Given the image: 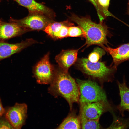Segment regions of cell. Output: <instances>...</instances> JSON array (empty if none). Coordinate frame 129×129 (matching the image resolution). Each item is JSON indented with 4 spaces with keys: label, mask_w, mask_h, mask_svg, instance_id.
Listing matches in <instances>:
<instances>
[{
    "label": "cell",
    "mask_w": 129,
    "mask_h": 129,
    "mask_svg": "<svg viewBox=\"0 0 129 129\" xmlns=\"http://www.w3.org/2000/svg\"><path fill=\"white\" fill-rule=\"evenodd\" d=\"M49 92L55 97L64 98L68 103L70 111L75 103H79V91L76 81L60 68L55 70L53 79L48 88Z\"/></svg>",
    "instance_id": "1"
},
{
    "label": "cell",
    "mask_w": 129,
    "mask_h": 129,
    "mask_svg": "<svg viewBox=\"0 0 129 129\" xmlns=\"http://www.w3.org/2000/svg\"><path fill=\"white\" fill-rule=\"evenodd\" d=\"M70 20L76 23L82 29L85 33L86 47L96 45L102 47L107 45V36L111 35L108 27L102 22L97 23L93 22L90 16L80 17L72 14Z\"/></svg>",
    "instance_id": "2"
},
{
    "label": "cell",
    "mask_w": 129,
    "mask_h": 129,
    "mask_svg": "<svg viewBox=\"0 0 129 129\" xmlns=\"http://www.w3.org/2000/svg\"><path fill=\"white\" fill-rule=\"evenodd\" d=\"M77 62V66L83 73L100 81L112 80L117 70V67L113 65L107 66L103 62H92L87 58L79 59Z\"/></svg>",
    "instance_id": "3"
},
{
    "label": "cell",
    "mask_w": 129,
    "mask_h": 129,
    "mask_svg": "<svg viewBox=\"0 0 129 129\" xmlns=\"http://www.w3.org/2000/svg\"><path fill=\"white\" fill-rule=\"evenodd\" d=\"M76 81L79 88L80 104L100 101L109 102L104 91L95 81L79 79Z\"/></svg>",
    "instance_id": "4"
},
{
    "label": "cell",
    "mask_w": 129,
    "mask_h": 129,
    "mask_svg": "<svg viewBox=\"0 0 129 129\" xmlns=\"http://www.w3.org/2000/svg\"><path fill=\"white\" fill-rule=\"evenodd\" d=\"M52 19L42 14L29 13L27 16L17 20L11 18L10 22L16 23L26 28L29 31L33 30H43L50 23L54 22Z\"/></svg>",
    "instance_id": "5"
},
{
    "label": "cell",
    "mask_w": 129,
    "mask_h": 129,
    "mask_svg": "<svg viewBox=\"0 0 129 129\" xmlns=\"http://www.w3.org/2000/svg\"><path fill=\"white\" fill-rule=\"evenodd\" d=\"M49 61V53H47L37 64L33 72L37 82L40 84H50L55 72Z\"/></svg>",
    "instance_id": "6"
},
{
    "label": "cell",
    "mask_w": 129,
    "mask_h": 129,
    "mask_svg": "<svg viewBox=\"0 0 129 129\" xmlns=\"http://www.w3.org/2000/svg\"><path fill=\"white\" fill-rule=\"evenodd\" d=\"M79 116L88 119L99 120L105 112L113 110L109 102H98L80 104Z\"/></svg>",
    "instance_id": "7"
},
{
    "label": "cell",
    "mask_w": 129,
    "mask_h": 129,
    "mask_svg": "<svg viewBox=\"0 0 129 129\" xmlns=\"http://www.w3.org/2000/svg\"><path fill=\"white\" fill-rule=\"evenodd\" d=\"M27 110L26 104L16 103L5 111V117L13 129H21L25 124Z\"/></svg>",
    "instance_id": "8"
},
{
    "label": "cell",
    "mask_w": 129,
    "mask_h": 129,
    "mask_svg": "<svg viewBox=\"0 0 129 129\" xmlns=\"http://www.w3.org/2000/svg\"><path fill=\"white\" fill-rule=\"evenodd\" d=\"M38 43L32 39H27L15 44H10L1 41L0 42V60L18 53L31 45Z\"/></svg>",
    "instance_id": "9"
},
{
    "label": "cell",
    "mask_w": 129,
    "mask_h": 129,
    "mask_svg": "<svg viewBox=\"0 0 129 129\" xmlns=\"http://www.w3.org/2000/svg\"><path fill=\"white\" fill-rule=\"evenodd\" d=\"M29 31L14 22L8 23L0 19V40L1 41L19 36Z\"/></svg>",
    "instance_id": "10"
},
{
    "label": "cell",
    "mask_w": 129,
    "mask_h": 129,
    "mask_svg": "<svg viewBox=\"0 0 129 129\" xmlns=\"http://www.w3.org/2000/svg\"><path fill=\"white\" fill-rule=\"evenodd\" d=\"M102 47L112 56V65L117 67L121 63L129 60V42L115 48L105 46Z\"/></svg>",
    "instance_id": "11"
},
{
    "label": "cell",
    "mask_w": 129,
    "mask_h": 129,
    "mask_svg": "<svg viewBox=\"0 0 129 129\" xmlns=\"http://www.w3.org/2000/svg\"><path fill=\"white\" fill-rule=\"evenodd\" d=\"M78 50H63L55 57V60L60 68L67 72L70 67L76 61Z\"/></svg>",
    "instance_id": "12"
},
{
    "label": "cell",
    "mask_w": 129,
    "mask_h": 129,
    "mask_svg": "<svg viewBox=\"0 0 129 129\" xmlns=\"http://www.w3.org/2000/svg\"><path fill=\"white\" fill-rule=\"evenodd\" d=\"M20 5L27 9L29 13H37L44 15L52 19L55 14L52 10L34 0H15Z\"/></svg>",
    "instance_id": "13"
},
{
    "label": "cell",
    "mask_w": 129,
    "mask_h": 129,
    "mask_svg": "<svg viewBox=\"0 0 129 129\" xmlns=\"http://www.w3.org/2000/svg\"><path fill=\"white\" fill-rule=\"evenodd\" d=\"M120 97V104L117 106L119 113L122 117L125 116L124 112L128 111L129 113V87L127 84L125 76H124L123 82L120 83L117 81Z\"/></svg>",
    "instance_id": "14"
},
{
    "label": "cell",
    "mask_w": 129,
    "mask_h": 129,
    "mask_svg": "<svg viewBox=\"0 0 129 129\" xmlns=\"http://www.w3.org/2000/svg\"><path fill=\"white\" fill-rule=\"evenodd\" d=\"M56 129H81L79 116L75 112H71Z\"/></svg>",
    "instance_id": "15"
},
{
    "label": "cell",
    "mask_w": 129,
    "mask_h": 129,
    "mask_svg": "<svg viewBox=\"0 0 129 129\" xmlns=\"http://www.w3.org/2000/svg\"><path fill=\"white\" fill-rule=\"evenodd\" d=\"M73 25L67 21L61 22H53L49 24L43 31L52 38L56 39L58 34L63 25H67L70 27Z\"/></svg>",
    "instance_id": "16"
},
{
    "label": "cell",
    "mask_w": 129,
    "mask_h": 129,
    "mask_svg": "<svg viewBox=\"0 0 129 129\" xmlns=\"http://www.w3.org/2000/svg\"><path fill=\"white\" fill-rule=\"evenodd\" d=\"M79 117L81 121V129H99L101 128L99 120L89 119Z\"/></svg>",
    "instance_id": "17"
},
{
    "label": "cell",
    "mask_w": 129,
    "mask_h": 129,
    "mask_svg": "<svg viewBox=\"0 0 129 129\" xmlns=\"http://www.w3.org/2000/svg\"><path fill=\"white\" fill-rule=\"evenodd\" d=\"M111 125L108 129H125L129 127V118H124L114 116Z\"/></svg>",
    "instance_id": "18"
},
{
    "label": "cell",
    "mask_w": 129,
    "mask_h": 129,
    "mask_svg": "<svg viewBox=\"0 0 129 129\" xmlns=\"http://www.w3.org/2000/svg\"><path fill=\"white\" fill-rule=\"evenodd\" d=\"M105 54L104 50L100 48H97L89 54L88 59L91 62H97Z\"/></svg>",
    "instance_id": "19"
},
{
    "label": "cell",
    "mask_w": 129,
    "mask_h": 129,
    "mask_svg": "<svg viewBox=\"0 0 129 129\" xmlns=\"http://www.w3.org/2000/svg\"><path fill=\"white\" fill-rule=\"evenodd\" d=\"M85 36V33L84 31L79 26H71L68 27V37H84Z\"/></svg>",
    "instance_id": "20"
},
{
    "label": "cell",
    "mask_w": 129,
    "mask_h": 129,
    "mask_svg": "<svg viewBox=\"0 0 129 129\" xmlns=\"http://www.w3.org/2000/svg\"><path fill=\"white\" fill-rule=\"evenodd\" d=\"M0 117V129H13L5 117Z\"/></svg>",
    "instance_id": "21"
},
{
    "label": "cell",
    "mask_w": 129,
    "mask_h": 129,
    "mask_svg": "<svg viewBox=\"0 0 129 129\" xmlns=\"http://www.w3.org/2000/svg\"><path fill=\"white\" fill-rule=\"evenodd\" d=\"M94 5L97 10V14L100 19L102 18V16L98 5L97 0H88Z\"/></svg>",
    "instance_id": "22"
},
{
    "label": "cell",
    "mask_w": 129,
    "mask_h": 129,
    "mask_svg": "<svg viewBox=\"0 0 129 129\" xmlns=\"http://www.w3.org/2000/svg\"><path fill=\"white\" fill-rule=\"evenodd\" d=\"M5 111L6 110L3 107L0 97V117H2L5 114Z\"/></svg>",
    "instance_id": "23"
},
{
    "label": "cell",
    "mask_w": 129,
    "mask_h": 129,
    "mask_svg": "<svg viewBox=\"0 0 129 129\" xmlns=\"http://www.w3.org/2000/svg\"><path fill=\"white\" fill-rule=\"evenodd\" d=\"M127 13L129 16V2H128L127 5Z\"/></svg>",
    "instance_id": "24"
},
{
    "label": "cell",
    "mask_w": 129,
    "mask_h": 129,
    "mask_svg": "<svg viewBox=\"0 0 129 129\" xmlns=\"http://www.w3.org/2000/svg\"><path fill=\"white\" fill-rule=\"evenodd\" d=\"M128 0L129 1V0Z\"/></svg>",
    "instance_id": "25"
},
{
    "label": "cell",
    "mask_w": 129,
    "mask_h": 129,
    "mask_svg": "<svg viewBox=\"0 0 129 129\" xmlns=\"http://www.w3.org/2000/svg\"></svg>",
    "instance_id": "26"
}]
</instances>
